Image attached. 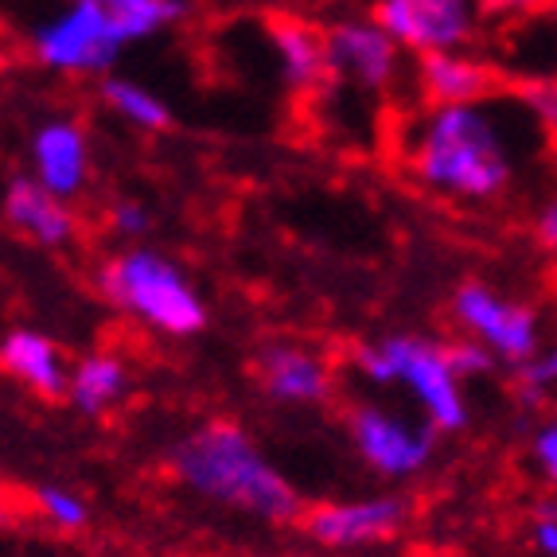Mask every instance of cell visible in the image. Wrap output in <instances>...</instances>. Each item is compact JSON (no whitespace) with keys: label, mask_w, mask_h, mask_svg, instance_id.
<instances>
[{"label":"cell","mask_w":557,"mask_h":557,"mask_svg":"<svg viewBox=\"0 0 557 557\" xmlns=\"http://www.w3.org/2000/svg\"><path fill=\"white\" fill-rule=\"evenodd\" d=\"M499 86L492 63L468 55V51H441V55H421L418 63V90L429 110L441 106H475L487 102Z\"/></svg>","instance_id":"cell-13"},{"label":"cell","mask_w":557,"mask_h":557,"mask_svg":"<svg viewBox=\"0 0 557 557\" xmlns=\"http://www.w3.org/2000/svg\"><path fill=\"white\" fill-rule=\"evenodd\" d=\"M98 94H102V102L110 106L125 125H133V129L157 133L172 125V113H168L164 98H160L157 90H149V86L133 83V78H117V75L102 78Z\"/></svg>","instance_id":"cell-18"},{"label":"cell","mask_w":557,"mask_h":557,"mask_svg":"<svg viewBox=\"0 0 557 557\" xmlns=\"http://www.w3.org/2000/svg\"><path fill=\"white\" fill-rule=\"evenodd\" d=\"M270 44H273V59H277V71L288 90L317 94L324 83H332L324 32H312L308 24H300V20H273Z\"/></svg>","instance_id":"cell-16"},{"label":"cell","mask_w":557,"mask_h":557,"mask_svg":"<svg viewBox=\"0 0 557 557\" xmlns=\"http://www.w3.org/2000/svg\"><path fill=\"white\" fill-rule=\"evenodd\" d=\"M129 391V371H125V362L110 351H94L86 359H78L71 367V379H66V398L78 413L86 418H102L125 398Z\"/></svg>","instance_id":"cell-17"},{"label":"cell","mask_w":557,"mask_h":557,"mask_svg":"<svg viewBox=\"0 0 557 557\" xmlns=\"http://www.w3.org/2000/svg\"><path fill=\"white\" fill-rule=\"evenodd\" d=\"M332 78L362 90H386L398 78L401 47L379 20H339L324 32Z\"/></svg>","instance_id":"cell-10"},{"label":"cell","mask_w":557,"mask_h":557,"mask_svg":"<svg viewBox=\"0 0 557 557\" xmlns=\"http://www.w3.org/2000/svg\"><path fill=\"white\" fill-rule=\"evenodd\" d=\"M530 546L539 557H557V499L534 503L530 515Z\"/></svg>","instance_id":"cell-25"},{"label":"cell","mask_w":557,"mask_h":557,"mask_svg":"<svg viewBox=\"0 0 557 557\" xmlns=\"http://www.w3.org/2000/svg\"><path fill=\"white\" fill-rule=\"evenodd\" d=\"M168 465L199 499H211L238 515H253L273 527L300 522L308 511L305 495L277 472V465L261 453L258 441L238 421H207L191 429L172 448Z\"/></svg>","instance_id":"cell-2"},{"label":"cell","mask_w":557,"mask_h":557,"mask_svg":"<svg viewBox=\"0 0 557 557\" xmlns=\"http://www.w3.org/2000/svg\"><path fill=\"white\" fill-rule=\"evenodd\" d=\"M530 460L549 492H557V413L530 429Z\"/></svg>","instance_id":"cell-23"},{"label":"cell","mask_w":557,"mask_h":557,"mask_svg":"<svg viewBox=\"0 0 557 557\" xmlns=\"http://www.w3.org/2000/svg\"><path fill=\"white\" fill-rule=\"evenodd\" d=\"M0 211L16 226L20 234H28L39 246H66L75 238L78 219L71 211L66 199H59L55 191H47L39 180L32 176H12L4 196H0Z\"/></svg>","instance_id":"cell-14"},{"label":"cell","mask_w":557,"mask_h":557,"mask_svg":"<svg viewBox=\"0 0 557 557\" xmlns=\"http://www.w3.org/2000/svg\"><path fill=\"white\" fill-rule=\"evenodd\" d=\"M32 507L59 534H78L90 522V503L75 487H63V483H39L36 492H32Z\"/></svg>","instance_id":"cell-19"},{"label":"cell","mask_w":557,"mask_h":557,"mask_svg":"<svg viewBox=\"0 0 557 557\" xmlns=\"http://www.w3.org/2000/svg\"><path fill=\"white\" fill-rule=\"evenodd\" d=\"M406 168L433 196L495 203L519 172V145L487 102L425 110L406 133Z\"/></svg>","instance_id":"cell-1"},{"label":"cell","mask_w":557,"mask_h":557,"mask_svg":"<svg viewBox=\"0 0 557 557\" xmlns=\"http://www.w3.org/2000/svg\"><path fill=\"white\" fill-rule=\"evenodd\" d=\"M347 433L359 460L382 480H409L425 472L437 453V429L425 418H401L386 406L362 401L347 413Z\"/></svg>","instance_id":"cell-6"},{"label":"cell","mask_w":557,"mask_h":557,"mask_svg":"<svg viewBox=\"0 0 557 557\" xmlns=\"http://www.w3.org/2000/svg\"><path fill=\"white\" fill-rule=\"evenodd\" d=\"M149 226H152L149 207L137 203V199H117V203L110 207V231L117 234V238L137 242L149 234Z\"/></svg>","instance_id":"cell-24"},{"label":"cell","mask_w":557,"mask_h":557,"mask_svg":"<svg viewBox=\"0 0 557 557\" xmlns=\"http://www.w3.org/2000/svg\"><path fill=\"white\" fill-rule=\"evenodd\" d=\"M475 4H480V16L487 20H522L539 12L542 0H475Z\"/></svg>","instance_id":"cell-26"},{"label":"cell","mask_w":557,"mask_h":557,"mask_svg":"<svg viewBox=\"0 0 557 557\" xmlns=\"http://www.w3.org/2000/svg\"><path fill=\"white\" fill-rule=\"evenodd\" d=\"M453 320L468 339H480L499 362H527L542 347V320L522 300L495 293L492 285L465 281L453 293Z\"/></svg>","instance_id":"cell-7"},{"label":"cell","mask_w":557,"mask_h":557,"mask_svg":"<svg viewBox=\"0 0 557 557\" xmlns=\"http://www.w3.org/2000/svg\"><path fill=\"white\" fill-rule=\"evenodd\" d=\"M534 234H539L542 250L549 258H557V191L539 207V219H534Z\"/></svg>","instance_id":"cell-27"},{"label":"cell","mask_w":557,"mask_h":557,"mask_svg":"<svg viewBox=\"0 0 557 557\" xmlns=\"http://www.w3.org/2000/svg\"><path fill=\"white\" fill-rule=\"evenodd\" d=\"M445 355H448V367L460 382H472V379H487L495 371V355L480 344V339H453L445 344Z\"/></svg>","instance_id":"cell-22"},{"label":"cell","mask_w":557,"mask_h":557,"mask_svg":"<svg viewBox=\"0 0 557 557\" xmlns=\"http://www.w3.org/2000/svg\"><path fill=\"white\" fill-rule=\"evenodd\" d=\"M187 16L180 0H63L28 28L32 55L59 75H106L129 44Z\"/></svg>","instance_id":"cell-3"},{"label":"cell","mask_w":557,"mask_h":557,"mask_svg":"<svg viewBox=\"0 0 557 557\" xmlns=\"http://www.w3.org/2000/svg\"><path fill=\"white\" fill-rule=\"evenodd\" d=\"M374 20L418 55L441 51H465L480 28V4L475 0H379Z\"/></svg>","instance_id":"cell-8"},{"label":"cell","mask_w":557,"mask_h":557,"mask_svg":"<svg viewBox=\"0 0 557 557\" xmlns=\"http://www.w3.org/2000/svg\"><path fill=\"white\" fill-rule=\"evenodd\" d=\"M32 180L55 191L59 199L78 196L90 176V140L86 129L71 117H51L32 133Z\"/></svg>","instance_id":"cell-11"},{"label":"cell","mask_w":557,"mask_h":557,"mask_svg":"<svg viewBox=\"0 0 557 557\" xmlns=\"http://www.w3.org/2000/svg\"><path fill=\"white\" fill-rule=\"evenodd\" d=\"M4 522H9V507H4V503H0V527H4Z\"/></svg>","instance_id":"cell-28"},{"label":"cell","mask_w":557,"mask_h":557,"mask_svg":"<svg viewBox=\"0 0 557 557\" xmlns=\"http://www.w3.org/2000/svg\"><path fill=\"white\" fill-rule=\"evenodd\" d=\"M557 391V344L539 347L527 362L515 367V398L522 409L546 406V398Z\"/></svg>","instance_id":"cell-20"},{"label":"cell","mask_w":557,"mask_h":557,"mask_svg":"<svg viewBox=\"0 0 557 557\" xmlns=\"http://www.w3.org/2000/svg\"><path fill=\"white\" fill-rule=\"evenodd\" d=\"M98 288L117 312L164 335H196L207 324V305L187 273L149 246L121 250L98 270Z\"/></svg>","instance_id":"cell-5"},{"label":"cell","mask_w":557,"mask_h":557,"mask_svg":"<svg viewBox=\"0 0 557 557\" xmlns=\"http://www.w3.org/2000/svg\"><path fill=\"white\" fill-rule=\"evenodd\" d=\"M355 371L374 386H401L418 401L421 418L437 433H460L472 421L465 398V382L448 367L445 344L425 335H382L374 344L351 351Z\"/></svg>","instance_id":"cell-4"},{"label":"cell","mask_w":557,"mask_h":557,"mask_svg":"<svg viewBox=\"0 0 557 557\" xmlns=\"http://www.w3.org/2000/svg\"><path fill=\"white\" fill-rule=\"evenodd\" d=\"M519 106L530 113L534 129L546 133V140L557 145V75L527 78L519 86Z\"/></svg>","instance_id":"cell-21"},{"label":"cell","mask_w":557,"mask_h":557,"mask_svg":"<svg viewBox=\"0 0 557 557\" xmlns=\"http://www.w3.org/2000/svg\"><path fill=\"white\" fill-rule=\"evenodd\" d=\"M261 391L281 406H320L332 394V367L297 344H270L253 362Z\"/></svg>","instance_id":"cell-12"},{"label":"cell","mask_w":557,"mask_h":557,"mask_svg":"<svg viewBox=\"0 0 557 557\" xmlns=\"http://www.w3.org/2000/svg\"><path fill=\"white\" fill-rule=\"evenodd\" d=\"M0 367L16 382H24L28 391H36L39 398H63L66 394L71 367H66L55 339H47L44 332L16 327V332L4 335L0 339Z\"/></svg>","instance_id":"cell-15"},{"label":"cell","mask_w":557,"mask_h":557,"mask_svg":"<svg viewBox=\"0 0 557 557\" xmlns=\"http://www.w3.org/2000/svg\"><path fill=\"white\" fill-rule=\"evenodd\" d=\"M409 522V507L398 495H367V499L317 503L308 507L300 527L324 549H362L398 539Z\"/></svg>","instance_id":"cell-9"}]
</instances>
